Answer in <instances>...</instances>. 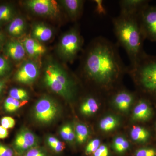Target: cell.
Listing matches in <instances>:
<instances>
[{"instance_id": "6da1fadb", "label": "cell", "mask_w": 156, "mask_h": 156, "mask_svg": "<svg viewBox=\"0 0 156 156\" xmlns=\"http://www.w3.org/2000/svg\"><path fill=\"white\" fill-rule=\"evenodd\" d=\"M82 70L84 76L98 88H111L127 73L120 56L118 46L102 36L92 41L83 59Z\"/></svg>"}, {"instance_id": "7a4b0ae2", "label": "cell", "mask_w": 156, "mask_h": 156, "mask_svg": "<svg viewBox=\"0 0 156 156\" xmlns=\"http://www.w3.org/2000/svg\"><path fill=\"white\" fill-rule=\"evenodd\" d=\"M112 21L117 45L126 51L130 65L135 64L146 53L143 49L145 39L140 28L138 15L120 14L113 18Z\"/></svg>"}, {"instance_id": "3957f363", "label": "cell", "mask_w": 156, "mask_h": 156, "mask_svg": "<svg viewBox=\"0 0 156 156\" xmlns=\"http://www.w3.org/2000/svg\"><path fill=\"white\" fill-rule=\"evenodd\" d=\"M44 82L52 92L66 100H74L77 95L76 83L69 73L53 60L46 63L44 70Z\"/></svg>"}, {"instance_id": "277c9868", "label": "cell", "mask_w": 156, "mask_h": 156, "mask_svg": "<svg viewBox=\"0 0 156 156\" xmlns=\"http://www.w3.org/2000/svg\"><path fill=\"white\" fill-rule=\"evenodd\" d=\"M127 73L142 91L156 97V55L145 53L136 63L128 66Z\"/></svg>"}, {"instance_id": "5b68a950", "label": "cell", "mask_w": 156, "mask_h": 156, "mask_svg": "<svg viewBox=\"0 0 156 156\" xmlns=\"http://www.w3.org/2000/svg\"><path fill=\"white\" fill-rule=\"evenodd\" d=\"M83 44V40L76 26L61 37L57 50L58 54L64 61L72 62L80 51Z\"/></svg>"}, {"instance_id": "8992f818", "label": "cell", "mask_w": 156, "mask_h": 156, "mask_svg": "<svg viewBox=\"0 0 156 156\" xmlns=\"http://www.w3.org/2000/svg\"><path fill=\"white\" fill-rule=\"evenodd\" d=\"M61 113L58 102L49 95L42 96L36 102L33 109V117L36 122L42 125L53 122Z\"/></svg>"}, {"instance_id": "52a82bcc", "label": "cell", "mask_w": 156, "mask_h": 156, "mask_svg": "<svg viewBox=\"0 0 156 156\" xmlns=\"http://www.w3.org/2000/svg\"><path fill=\"white\" fill-rule=\"evenodd\" d=\"M140 28L144 38L156 43V5H148L138 15Z\"/></svg>"}, {"instance_id": "ba28073f", "label": "cell", "mask_w": 156, "mask_h": 156, "mask_svg": "<svg viewBox=\"0 0 156 156\" xmlns=\"http://www.w3.org/2000/svg\"><path fill=\"white\" fill-rule=\"evenodd\" d=\"M25 6L34 14L44 17L55 18L60 14V8L53 0H28Z\"/></svg>"}, {"instance_id": "9c48e42d", "label": "cell", "mask_w": 156, "mask_h": 156, "mask_svg": "<svg viewBox=\"0 0 156 156\" xmlns=\"http://www.w3.org/2000/svg\"><path fill=\"white\" fill-rule=\"evenodd\" d=\"M39 74L40 68L36 62L32 60H27L17 70L14 79L20 83L30 85L36 80Z\"/></svg>"}, {"instance_id": "30bf717a", "label": "cell", "mask_w": 156, "mask_h": 156, "mask_svg": "<svg viewBox=\"0 0 156 156\" xmlns=\"http://www.w3.org/2000/svg\"><path fill=\"white\" fill-rule=\"evenodd\" d=\"M147 0H121L119 2L120 14L137 16L141 11L149 5Z\"/></svg>"}, {"instance_id": "8fae6325", "label": "cell", "mask_w": 156, "mask_h": 156, "mask_svg": "<svg viewBox=\"0 0 156 156\" xmlns=\"http://www.w3.org/2000/svg\"><path fill=\"white\" fill-rule=\"evenodd\" d=\"M135 99V95L132 92L125 89L117 91L112 98L113 103L118 109L123 112H127Z\"/></svg>"}, {"instance_id": "7c38bea8", "label": "cell", "mask_w": 156, "mask_h": 156, "mask_svg": "<svg viewBox=\"0 0 156 156\" xmlns=\"http://www.w3.org/2000/svg\"><path fill=\"white\" fill-rule=\"evenodd\" d=\"M153 114V109L148 101L144 98H141L134 107L132 119L135 122H146L150 119Z\"/></svg>"}, {"instance_id": "4fadbf2b", "label": "cell", "mask_w": 156, "mask_h": 156, "mask_svg": "<svg viewBox=\"0 0 156 156\" xmlns=\"http://www.w3.org/2000/svg\"><path fill=\"white\" fill-rule=\"evenodd\" d=\"M59 3L71 20L76 21L81 16L84 1L82 0H62L59 1Z\"/></svg>"}, {"instance_id": "5bb4252c", "label": "cell", "mask_w": 156, "mask_h": 156, "mask_svg": "<svg viewBox=\"0 0 156 156\" xmlns=\"http://www.w3.org/2000/svg\"><path fill=\"white\" fill-rule=\"evenodd\" d=\"M27 54L32 58H37L44 54L46 47L33 37L26 38L23 43Z\"/></svg>"}, {"instance_id": "9a60e30c", "label": "cell", "mask_w": 156, "mask_h": 156, "mask_svg": "<svg viewBox=\"0 0 156 156\" xmlns=\"http://www.w3.org/2000/svg\"><path fill=\"white\" fill-rule=\"evenodd\" d=\"M5 52L7 56L16 61L22 60L26 54L23 43L17 41H11L7 43Z\"/></svg>"}, {"instance_id": "2e32d148", "label": "cell", "mask_w": 156, "mask_h": 156, "mask_svg": "<svg viewBox=\"0 0 156 156\" xmlns=\"http://www.w3.org/2000/svg\"><path fill=\"white\" fill-rule=\"evenodd\" d=\"M53 36L52 29L44 23H36L32 30V37L40 42L48 41Z\"/></svg>"}, {"instance_id": "e0dca14e", "label": "cell", "mask_w": 156, "mask_h": 156, "mask_svg": "<svg viewBox=\"0 0 156 156\" xmlns=\"http://www.w3.org/2000/svg\"><path fill=\"white\" fill-rule=\"evenodd\" d=\"M98 101L94 96L90 95L86 98L81 104L80 112L82 114L89 116L94 114L99 108Z\"/></svg>"}, {"instance_id": "ac0fdd59", "label": "cell", "mask_w": 156, "mask_h": 156, "mask_svg": "<svg viewBox=\"0 0 156 156\" xmlns=\"http://www.w3.org/2000/svg\"><path fill=\"white\" fill-rule=\"evenodd\" d=\"M130 135L131 139L139 143L147 142L151 136L150 133L147 129L139 126H133Z\"/></svg>"}, {"instance_id": "d6986e66", "label": "cell", "mask_w": 156, "mask_h": 156, "mask_svg": "<svg viewBox=\"0 0 156 156\" xmlns=\"http://www.w3.org/2000/svg\"><path fill=\"white\" fill-rule=\"evenodd\" d=\"M26 23L24 20L21 17H17L12 20L8 27L9 34L14 37L21 35L26 30Z\"/></svg>"}, {"instance_id": "ffe728a7", "label": "cell", "mask_w": 156, "mask_h": 156, "mask_svg": "<svg viewBox=\"0 0 156 156\" xmlns=\"http://www.w3.org/2000/svg\"><path fill=\"white\" fill-rule=\"evenodd\" d=\"M119 124V120L118 117L109 115L103 118L99 123L101 130L105 132H108L114 130Z\"/></svg>"}, {"instance_id": "44dd1931", "label": "cell", "mask_w": 156, "mask_h": 156, "mask_svg": "<svg viewBox=\"0 0 156 156\" xmlns=\"http://www.w3.org/2000/svg\"><path fill=\"white\" fill-rule=\"evenodd\" d=\"M22 135L26 144L30 148L38 147L39 140L38 137L33 132L26 128H23L19 131Z\"/></svg>"}, {"instance_id": "7402d4cb", "label": "cell", "mask_w": 156, "mask_h": 156, "mask_svg": "<svg viewBox=\"0 0 156 156\" xmlns=\"http://www.w3.org/2000/svg\"><path fill=\"white\" fill-rule=\"evenodd\" d=\"M28 101H20L9 96L5 100L4 108L7 112L13 113L27 103Z\"/></svg>"}, {"instance_id": "603a6c76", "label": "cell", "mask_w": 156, "mask_h": 156, "mask_svg": "<svg viewBox=\"0 0 156 156\" xmlns=\"http://www.w3.org/2000/svg\"><path fill=\"white\" fill-rule=\"evenodd\" d=\"M76 139L77 142L82 144L86 142L89 135V130L85 124L78 123L75 128Z\"/></svg>"}, {"instance_id": "cb8c5ba5", "label": "cell", "mask_w": 156, "mask_h": 156, "mask_svg": "<svg viewBox=\"0 0 156 156\" xmlns=\"http://www.w3.org/2000/svg\"><path fill=\"white\" fill-rule=\"evenodd\" d=\"M59 133L62 139L67 142H73L76 138L75 129L70 123H67L62 126Z\"/></svg>"}, {"instance_id": "d4e9b609", "label": "cell", "mask_w": 156, "mask_h": 156, "mask_svg": "<svg viewBox=\"0 0 156 156\" xmlns=\"http://www.w3.org/2000/svg\"><path fill=\"white\" fill-rule=\"evenodd\" d=\"M13 147L14 151L19 155H23L29 150L30 149L19 132L17 133L14 140Z\"/></svg>"}, {"instance_id": "484cf974", "label": "cell", "mask_w": 156, "mask_h": 156, "mask_svg": "<svg viewBox=\"0 0 156 156\" xmlns=\"http://www.w3.org/2000/svg\"><path fill=\"white\" fill-rule=\"evenodd\" d=\"M129 143L125 137L118 136L115 138L113 141L112 147L117 152L122 153L129 148Z\"/></svg>"}, {"instance_id": "4316f807", "label": "cell", "mask_w": 156, "mask_h": 156, "mask_svg": "<svg viewBox=\"0 0 156 156\" xmlns=\"http://www.w3.org/2000/svg\"><path fill=\"white\" fill-rule=\"evenodd\" d=\"M9 96L20 101H28L29 95L28 92L22 88H14L9 92Z\"/></svg>"}, {"instance_id": "83f0119b", "label": "cell", "mask_w": 156, "mask_h": 156, "mask_svg": "<svg viewBox=\"0 0 156 156\" xmlns=\"http://www.w3.org/2000/svg\"><path fill=\"white\" fill-rule=\"evenodd\" d=\"M47 142L49 146L55 152H61L65 148L64 143L58 140L54 136H48L47 138Z\"/></svg>"}, {"instance_id": "f1b7e54d", "label": "cell", "mask_w": 156, "mask_h": 156, "mask_svg": "<svg viewBox=\"0 0 156 156\" xmlns=\"http://www.w3.org/2000/svg\"><path fill=\"white\" fill-rule=\"evenodd\" d=\"M13 11L10 6H0V22L9 21L12 17Z\"/></svg>"}, {"instance_id": "f546056e", "label": "cell", "mask_w": 156, "mask_h": 156, "mask_svg": "<svg viewBox=\"0 0 156 156\" xmlns=\"http://www.w3.org/2000/svg\"><path fill=\"white\" fill-rule=\"evenodd\" d=\"M100 140L99 139H93L87 144L85 149V153L87 155L92 154L95 152L100 146Z\"/></svg>"}, {"instance_id": "4dcf8cb0", "label": "cell", "mask_w": 156, "mask_h": 156, "mask_svg": "<svg viewBox=\"0 0 156 156\" xmlns=\"http://www.w3.org/2000/svg\"><path fill=\"white\" fill-rule=\"evenodd\" d=\"M135 156H156V148L154 147H143L135 152Z\"/></svg>"}, {"instance_id": "1f68e13d", "label": "cell", "mask_w": 156, "mask_h": 156, "mask_svg": "<svg viewBox=\"0 0 156 156\" xmlns=\"http://www.w3.org/2000/svg\"><path fill=\"white\" fill-rule=\"evenodd\" d=\"M11 69L9 62L2 56H0V77L6 75Z\"/></svg>"}, {"instance_id": "d6a6232c", "label": "cell", "mask_w": 156, "mask_h": 156, "mask_svg": "<svg viewBox=\"0 0 156 156\" xmlns=\"http://www.w3.org/2000/svg\"><path fill=\"white\" fill-rule=\"evenodd\" d=\"M0 123L1 126L7 129L13 128L15 125V121L14 119L9 116L3 117L1 119Z\"/></svg>"}, {"instance_id": "836d02e7", "label": "cell", "mask_w": 156, "mask_h": 156, "mask_svg": "<svg viewBox=\"0 0 156 156\" xmlns=\"http://www.w3.org/2000/svg\"><path fill=\"white\" fill-rule=\"evenodd\" d=\"M23 156H48L44 151L38 147L32 148L29 150Z\"/></svg>"}, {"instance_id": "e575fe53", "label": "cell", "mask_w": 156, "mask_h": 156, "mask_svg": "<svg viewBox=\"0 0 156 156\" xmlns=\"http://www.w3.org/2000/svg\"><path fill=\"white\" fill-rule=\"evenodd\" d=\"M14 151L8 146L0 142V156H14Z\"/></svg>"}, {"instance_id": "d590c367", "label": "cell", "mask_w": 156, "mask_h": 156, "mask_svg": "<svg viewBox=\"0 0 156 156\" xmlns=\"http://www.w3.org/2000/svg\"><path fill=\"white\" fill-rule=\"evenodd\" d=\"M94 156H109L108 148L105 145H101L93 154Z\"/></svg>"}, {"instance_id": "8d00e7d4", "label": "cell", "mask_w": 156, "mask_h": 156, "mask_svg": "<svg viewBox=\"0 0 156 156\" xmlns=\"http://www.w3.org/2000/svg\"><path fill=\"white\" fill-rule=\"evenodd\" d=\"M94 2L96 4V11L98 14H100V15H105L106 13L105 9L103 7V1H100V0H96L94 1Z\"/></svg>"}, {"instance_id": "74e56055", "label": "cell", "mask_w": 156, "mask_h": 156, "mask_svg": "<svg viewBox=\"0 0 156 156\" xmlns=\"http://www.w3.org/2000/svg\"><path fill=\"white\" fill-rule=\"evenodd\" d=\"M9 135L8 129L0 126V139H3L7 138Z\"/></svg>"}, {"instance_id": "f35d334b", "label": "cell", "mask_w": 156, "mask_h": 156, "mask_svg": "<svg viewBox=\"0 0 156 156\" xmlns=\"http://www.w3.org/2000/svg\"><path fill=\"white\" fill-rule=\"evenodd\" d=\"M6 85V81L4 80H0V96L2 93Z\"/></svg>"}, {"instance_id": "ab89813d", "label": "cell", "mask_w": 156, "mask_h": 156, "mask_svg": "<svg viewBox=\"0 0 156 156\" xmlns=\"http://www.w3.org/2000/svg\"><path fill=\"white\" fill-rule=\"evenodd\" d=\"M4 42V37L3 36L2 34L0 32V49L2 47L3 43Z\"/></svg>"}, {"instance_id": "60d3db41", "label": "cell", "mask_w": 156, "mask_h": 156, "mask_svg": "<svg viewBox=\"0 0 156 156\" xmlns=\"http://www.w3.org/2000/svg\"></svg>"}]
</instances>
